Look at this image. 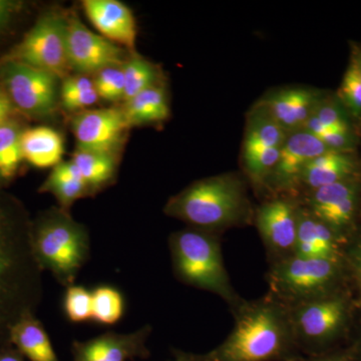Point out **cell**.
I'll list each match as a JSON object with an SVG mask.
<instances>
[{"mask_svg": "<svg viewBox=\"0 0 361 361\" xmlns=\"http://www.w3.org/2000/svg\"><path fill=\"white\" fill-rule=\"evenodd\" d=\"M173 355H174L173 361H206V353L199 355V353H187V351L175 349Z\"/></svg>", "mask_w": 361, "mask_h": 361, "instance_id": "f35d334b", "label": "cell"}, {"mask_svg": "<svg viewBox=\"0 0 361 361\" xmlns=\"http://www.w3.org/2000/svg\"><path fill=\"white\" fill-rule=\"evenodd\" d=\"M122 110L129 128L164 122L170 116L167 92L157 85L126 102Z\"/></svg>", "mask_w": 361, "mask_h": 361, "instance_id": "cb8c5ba5", "label": "cell"}, {"mask_svg": "<svg viewBox=\"0 0 361 361\" xmlns=\"http://www.w3.org/2000/svg\"><path fill=\"white\" fill-rule=\"evenodd\" d=\"M234 327L206 361H291L297 346L290 311L271 295L232 308Z\"/></svg>", "mask_w": 361, "mask_h": 361, "instance_id": "7a4b0ae2", "label": "cell"}, {"mask_svg": "<svg viewBox=\"0 0 361 361\" xmlns=\"http://www.w3.org/2000/svg\"><path fill=\"white\" fill-rule=\"evenodd\" d=\"M337 99L351 118L361 123V78L353 59L342 80Z\"/></svg>", "mask_w": 361, "mask_h": 361, "instance_id": "4dcf8cb0", "label": "cell"}, {"mask_svg": "<svg viewBox=\"0 0 361 361\" xmlns=\"http://www.w3.org/2000/svg\"><path fill=\"white\" fill-rule=\"evenodd\" d=\"M348 239L300 205L294 255L303 258L329 259L345 262Z\"/></svg>", "mask_w": 361, "mask_h": 361, "instance_id": "e0dca14e", "label": "cell"}, {"mask_svg": "<svg viewBox=\"0 0 361 361\" xmlns=\"http://www.w3.org/2000/svg\"><path fill=\"white\" fill-rule=\"evenodd\" d=\"M18 4L8 0H0V27H2L16 11Z\"/></svg>", "mask_w": 361, "mask_h": 361, "instance_id": "74e56055", "label": "cell"}, {"mask_svg": "<svg viewBox=\"0 0 361 361\" xmlns=\"http://www.w3.org/2000/svg\"><path fill=\"white\" fill-rule=\"evenodd\" d=\"M71 161L80 171L92 196L115 180L118 163L111 154L77 148Z\"/></svg>", "mask_w": 361, "mask_h": 361, "instance_id": "d4e9b609", "label": "cell"}, {"mask_svg": "<svg viewBox=\"0 0 361 361\" xmlns=\"http://www.w3.org/2000/svg\"><path fill=\"white\" fill-rule=\"evenodd\" d=\"M66 27L68 18L63 13H44L6 61L32 66L63 80L71 71L66 47Z\"/></svg>", "mask_w": 361, "mask_h": 361, "instance_id": "ba28073f", "label": "cell"}, {"mask_svg": "<svg viewBox=\"0 0 361 361\" xmlns=\"http://www.w3.org/2000/svg\"><path fill=\"white\" fill-rule=\"evenodd\" d=\"M2 75L9 99L21 111L37 116H49L56 111L59 78L16 61H6Z\"/></svg>", "mask_w": 361, "mask_h": 361, "instance_id": "30bf717a", "label": "cell"}, {"mask_svg": "<svg viewBox=\"0 0 361 361\" xmlns=\"http://www.w3.org/2000/svg\"><path fill=\"white\" fill-rule=\"evenodd\" d=\"M92 322L103 326H113L125 314L126 301L122 292L111 285H99L92 290Z\"/></svg>", "mask_w": 361, "mask_h": 361, "instance_id": "4316f807", "label": "cell"}, {"mask_svg": "<svg viewBox=\"0 0 361 361\" xmlns=\"http://www.w3.org/2000/svg\"><path fill=\"white\" fill-rule=\"evenodd\" d=\"M355 177H361V166L355 152L329 149L304 168L299 186L311 191Z\"/></svg>", "mask_w": 361, "mask_h": 361, "instance_id": "ffe728a7", "label": "cell"}, {"mask_svg": "<svg viewBox=\"0 0 361 361\" xmlns=\"http://www.w3.org/2000/svg\"><path fill=\"white\" fill-rule=\"evenodd\" d=\"M306 209L334 231L348 239L360 213L361 177L307 191Z\"/></svg>", "mask_w": 361, "mask_h": 361, "instance_id": "8fae6325", "label": "cell"}, {"mask_svg": "<svg viewBox=\"0 0 361 361\" xmlns=\"http://www.w3.org/2000/svg\"><path fill=\"white\" fill-rule=\"evenodd\" d=\"M99 97L97 96L96 89H90L82 90V92H77V94H71V96L61 97V106L66 111H80L87 110V108L94 106L99 101Z\"/></svg>", "mask_w": 361, "mask_h": 361, "instance_id": "d6a6232c", "label": "cell"}, {"mask_svg": "<svg viewBox=\"0 0 361 361\" xmlns=\"http://www.w3.org/2000/svg\"><path fill=\"white\" fill-rule=\"evenodd\" d=\"M169 250L180 283L221 297L231 310L243 300L230 281L218 233L191 227L180 230L169 237Z\"/></svg>", "mask_w": 361, "mask_h": 361, "instance_id": "277c9868", "label": "cell"}, {"mask_svg": "<svg viewBox=\"0 0 361 361\" xmlns=\"http://www.w3.org/2000/svg\"><path fill=\"white\" fill-rule=\"evenodd\" d=\"M298 349L322 355L348 334L353 318L351 301L345 291L288 306Z\"/></svg>", "mask_w": 361, "mask_h": 361, "instance_id": "52a82bcc", "label": "cell"}, {"mask_svg": "<svg viewBox=\"0 0 361 361\" xmlns=\"http://www.w3.org/2000/svg\"><path fill=\"white\" fill-rule=\"evenodd\" d=\"M66 47L71 70L78 75H97L126 61L125 49L92 32L77 16L68 18Z\"/></svg>", "mask_w": 361, "mask_h": 361, "instance_id": "7c38bea8", "label": "cell"}, {"mask_svg": "<svg viewBox=\"0 0 361 361\" xmlns=\"http://www.w3.org/2000/svg\"><path fill=\"white\" fill-rule=\"evenodd\" d=\"M21 134L18 123L9 120L0 127V179L9 180L18 173L21 161Z\"/></svg>", "mask_w": 361, "mask_h": 361, "instance_id": "f1b7e54d", "label": "cell"}, {"mask_svg": "<svg viewBox=\"0 0 361 361\" xmlns=\"http://www.w3.org/2000/svg\"><path fill=\"white\" fill-rule=\"evenodd\" d=\"M360 216H361V208H360Z\"/></svg>", "mask_w": 361, "mask_h": 361, "instance_id": "b9f144b4", "label": "cell"}, {"mask_svg": "<svg viewBox=\"0 0 361 361\" xmlns=\"http://www.w3.org/2000/svg\"><path fill=\"white\" fill-rule=\"evenodd\" d=\"M9 343L30 361H61L44 324L35 314L23 316L13 325Z\"/></svg>", "mask_w": 361, "mask_h": 361, "instance_id": "7402d4cb", "label": "cell"}, {"mask_svg": "<svg viewBox=\"0 0 361 361\" xmlns=\"http://www.w3.org/2000/svg\"><path fill=\"white\" fill-rule=\"evenodd\" d=\"M351 121L353 118L338 99L323 97L303 130H308L316 137L329 130H355Z\"/></svg>", "mask_w": 361, "mask_h": 361, "instance_id": "484cf974", "label": "cell"}, {"mask_svg": "<svg viewBox=\"0 0 361 361\" xmlns=\"http://www.w3.org/2000/svg\"><path fill=\"white\" fill-rule=\"evenodd\" d=\"M71 129L77 140V148L114 155L129 126L123 110L99 109L77 113Z\"/></svg>", "mask_w": 361, "mask_h": 361, "instance_id": "5bb4252c", "label": "cell"}, {"mask_svg": "<svg viewBox=\"0 0 361 361\" xmlns=\"http://www.w3.org/2000/svg\"><path fill=\"white\" fill-rule=\"evenodd\" d=\"M39 192L51 194L58 201L59 208L68 212L75 201L92 196L80 171L71 161H63L52 168Z\"/></svg>", "mask_w": 361, "mask_h": 361, "instance_id": "603a6c76", "label": "cell"}, {"mask_svg": "<svg viewBox=\"0 0 361 361\" xmlns=\"http://www.w3.org/2000/svg\"><path fill=\"white\" fill-rule=\"evenodd\" d=\"M353 59L355 61L356 68H357L358 73H360L361 78V51L360 49H355L353 54Z\"/></svg>", "mask_w": 361, "mask_h": 361, "instance_id": "ab89813d", "label": "cell"}, {"mask_svg": "<svg viewBox=\"0 0 361 361\" xmlns=\"http://www.w3.org/2000/svg\"><path fill=\"white\" fill-rule=\"evenodd\" d=\"M21 151L23 160L37 169L54 168L63 161L65 140L58 130L37 127L23 130Z\"/></svg>", "mask_w": 361, "mask_h": 361, "instance_id": "44dd1931", "label": "cell"}, {"mask_svg": "<svg viewBox=\"0 0 361 361\" xmlns=\"http://www.w3.org/2000/svg\"><path fill=\"white\" fill-rule=\"evenodd\" d=\"M300 204L291 196L274 197L255 213V224L272 262L294 255Z\"/></svg>", "mask_w": 361, "mask_h": 361, "instance_id": "4fadbf2b", "label": "cell"}, {"mask_svg": "<svg viewBox=\"0 0 361 361\" xmlns=\"http://www.w3.org/2000/svg\"><path fill=\"white\" fill-rule=\"evenodd\" d=\"M327 151L329 149L308 130L288 133L268 185L278 192L293 191L299 186L304 168Z\"/></svg>", "mask_w": 361, "mask_h": 361, "instance_id": "2e32d148", "label": "cell"}, {"mask_svg": "<svg viewBox=\"0 0 361 361\" xmlns=\"http://www.w3.org/2000/svg\"><path fill=\"white\" fill-rule=\"evenodd\" d=\"M287 135L263 106H258L249 116L243 164L254 186L261 188L269 183Z\"/></svg>", "mask_w": 361, "mask_h": 361, "instance_id": "9c48e42d", "label": "cell"}, {"mask_svg": "<svg viewBox=\"0 0 361 361\" xmlns=\"http://www.w3.org/2000/svg\"><path fill=\"white\" fill-rule=\"evenodd\" d=\"M322 99V92L293 87L270 94L259 106H263L285 132L292 133L304 129Z\"/></svg>", "mask_w": 361, "mask_h": 361, "instance_id": "d6986e66", "label": "cell"}, {"mask_svg": "<svg viewBox=\"0 0 361 361\" xmlns=\"http://www.w3.org/2000/svg\"><path fill=\"white\" fill-rule=\"evenodd\" d=\"M164 212L195 229L218 233L251 220L244 180L235 174L206 178L169 199Z\"/></svg>", "mask_w": 361, "mask_h": 361, "instance_id": "3957f363", "label": "cell"}, {"mask_svg": "<svg viewBox=\"0 0 361 361\" xmlns=\"http://www.w3.org/2000/svg\"><path fill=\"white\" fill-rule=\"evenodd\" d=\"M345 264L361 295V238L346 249Z\"/></svg>", "mask_w": 361, "mask_h": 361, "instance_id": "836d02e7", "label": "cell"}, {"mask_svg": "<svg viewBox=\"0 0 361 361\" xmlns=\"http://www.w3.org/2000/svg\"><path fill=\"white\" fill-rule=\"evenodd\" d=\"M92 291L82 285L66 287L63 310L66 319L73 323L92 322Z\"/></svg>", "mask_w": 361, "mask_h": 361, "instance_id": "f546056e", "label": "cell"}, {"mask_svg": "<svg viewBox=\"0 0 361 361\" xmlns=\"http://www.w3.org/2000/svg\"><path fill=\"white\" fill-rule=\"evenodd\" d=\"M32 223L13 199L0 193V346L9 343L20 318L35 314L42 272L33 251Z\"/></svg>", "mask_w": 361, "mask_h": 361, "instance_id": "6da1fadb", "label": "cell"}, {"mask_svg": "<svg viewBox=\"0 0 361 361\" xmlns=\"http://www.w3.org/2000/svg\"><path fill=\"white\" fill-rule=\"evenodd\" d=\"M291 361H353L350 356L344 355H314L311 357H301V356H297Z\"/></svg>", "mask_w": 361, "mask_h": 361, "instance_id": "8d00e7d4", "label": "cell"}, {"mask_svg": "<svg viewBox=\"0 0 361 361\" xmlns=\"http://www.w3.org/2000/svg\"><path fill=\"white\" fill-rule=\"evenodd\" d=\"M94 84L99 99L106 102L123 99L125 82L122 66H114L99 71L94 78Z\"/></svg>", "mask_w": 361, "mask_h": 361, "instance_id": "1f68e13d", "label": "cell"}, {"mask_svg": "<svg viewBox=\"0 0 361 361\" xmlns=\"http://www.w3.org/2000/svg\"><path fill=\"white\" fill-rule=\"evenodd\" d=\"M355 353V355H353V357H351V360L353 361H361V339L358 341Z\"/></svg>", "mask_w": 361, "mask_h": 361, "instance_id": "60d3db41", "label": "cell"}, {"mask_svg": "<svg viewBox=\"0 0 361 361\" xmlns=\"http://www.w3.org/2000/svg\"><path fill=\"white\" fill-rule=\"evenodd\" d=\"M346 270L345 262L291 255L272 262L269 295L287 306L322 298L343 290Z\"/></svg>", "mask_w": 361, "mask_h": 361, "instance_id": "8992f818", "label": "cell"}, {"mask_svg": "<svg viewBox=\"0 0 361 361\" xmlns=\"http://www.w3.org/2000/svg\"><path fill=\"white\" fill-rule=\"evenodd\" d=\"M13 104L7 92L0 89V127L8 122L9 116L13 111Z\"/></svg>", "mask_w": 361, "mask_h": 361, "instance_id": "e575fe53", "label": "cell"}, {"mask_svg": "<svg viewBox=\"0 0 361 361\" xmlns=\"http://www.w3.org/2000/svg\"><path fill=\"white\" fill-rule=\"evenodd\" d=\"M82 6L102 37L123 49L134 51L137 23L129 6L118 0H84Z\"/></svg>", "mask_w": 361, "mask_h": 361, "instance_id": "ac0fdd59", "label": "cell"}, {"mask_svg": "<svg viewBox=\"0 0 361 361\" xmlns=\"http://www.w3.org/2000/svg\"><path fill=\"white\" fill-rule=\"evenodd\" d=\"M35 257L42 270L51 273L61 286L75 284L90 255L89 230L70 212L52 208L32 223Z\"/></svg>", "mask_w": 361, "mask_h": 361, "instance_id": "5b68a950", "label": "cell"}, {"mask_svg": "<svg viewBox=\"0 0 361 361\" xmlns=\"http://www.w3.org/2000/svg\"><path fill=\"white\" fill-rule=\"evenodd\" d=\"M0 361H25V358L13 344L8 343L0 346Z\"/></svg>", "mask_w": 361, "mask_h": 361, "instance_id": "d590c367", "label": "cell"}, {"mask_svg": "<svg viewBox=\"0 0 361 361\" xmlns=\"http://www.w3.org/2000/svg\"><path fill=\"white\" fill-rule=\"evenodd\" d=\"M152 334L151 325L130 334L104 332L85 341L71 343L73 361H130L147 360L151 353L147 341Z\"/></svg>", "mask_w": 361, "mask_h": 361, "instance_id": "9a60e30c", "label": "cell"}, {"mask_svg": "<svg viewBox=\"0 0 361 361\" xmlns=\"http://www.w3.org/2000/svg\"><path fill=\"white\" fill-rule=\"evenodd\" d=\"M122 70L125 82L123 101L125 103L144 90L158 85V68L135 51L126 59Z\"/></svg>", "mask_w": 361, "mask_h": 361, "instance_id": "83f0119b", "label": "cell"}]
</instances>
